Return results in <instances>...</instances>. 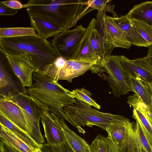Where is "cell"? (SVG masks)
I'll use <instances>...</instances> for the list:
<instances>
[{"mask_svg": "<svg viewBox=\"0 0 152 152\" xmlns=\"http://www.w3.org/2000/svg\"><path fill=\"white\" fill-rule=\"evenodd\" d=\"M68 95L70 97L81 101L91 107L100 110L101 106L91 97V94L84 88L76 89L72 91H69Z\"/></svg>", "mask_w": 152, "mask_h": 152, "instance_id": "28", "label": "cell"}, {"mask_svg": "<svg viewBox=\"0 0 152 152\" xmlns=\"http://www.w3.org/2000/svg\"><path fill=\"white\" fill-rule=\"evenodd\" d=\"M91 152H120L118 147L107 137L98 135L90 145Z\"/></svg>", "mask_w": 152, "mask_h": 152, "instance_id": "25", "label": "cell"}, {"mask_svg": "<svg viewBox=\"0 0 152 152\" xmlns=\"http://www.w3.org/2000/svg\"><path fill=\"white\" fill-rule=\"evenodd\" d=\"M50 114L59 124L64 132L66 140L74 152H91L90 145L68 127L64 118L58 117L52 113Z\"/></svg>", "mask_w": 152, "mask_h": 152, "instance_id": "15", "label": "cell"}, {"mask_svg": "<svg viewBox=\"0 0 152 152\" xmlns=\"http://www.w3.org/2000/svg\"><path fill=\"white\" fill-rule=\"evenodd\" d=\"M0 50L11 56L27 54L42 71L59 57L50 42L37 35L0 38Z\"/></svg>", "mask_w": 152, "mask_h": 152, "instance_id": "2", "label": "cell"}, {"mask_svg": "<svg viewBox=\"0 0 152 152\" xmlns=\"http://www.w3.org/2000/svg\"><path fill=\"white\" fill-rule=\"evenodd\" d=\"M3 3L7 6L15 9H20L24 8V5L19 0H11L4 1Z\"/></svg>", "mask_w": 152, "mask_h": 152, "instance_id": "36", "label": "cell"}, {"mask_svg": "<svg viewBox=\"0 0 152 152\" xmlns=\"http://www.w3.org/2000/svg\"><path fill=\"white\" fill-rule=\"evenodd\" d=\"M86 1L81 0H29L23 4L29 16L43 18L65 29L73 26Z\"/></svg>", "mask_w": 152, "mask_h": 152, "instance_id": "3", "label": "cell"}, {"mask_svg": "<svg viewBox=\"0 0 152 152\" xmlns=\"http://www.w3.org/2000/svg\"><path fill=\"white\" fill-rule=\"evenodd\" d=\"M91 43L94 51L100 60L103 58L99 33L95 28H94L91 34Z\"/></svg>", "mask_w": 152, "mask_h": 152, "instance_id": "32", "label": "cell"}, {"mask_svg": "<svg viewBox=\"0 0 152 152\" xmlns=\"http://www.w3.org/2000/svg\"><path fill=\"white\" fill-rule=\"evenodd\" d=\"M37 35L34 29L31 27L0 28V38Z\"/></svg>", "mask_w": 152, "mask_h": 152, "instance_id": "27", "label": "cell"}, {"mask_svg": "<svg viewBox=\"0 0 152 152\" xmlns=\"http://www.w3.org/2000/svg\"><path fill=\"white\" fill-rule=\"evenodd\" d=\"M18 11L16 9L11 8L0 2V15L13 16L16 14Z\"/></svg>", "mask_w": 152, "mask_h": 152, "instance_id": "34", "label": "cell"}, {"mask_svg": "<svg viewBox=\"0 0 152 152\" xmlns=\"http://www.w3.org/2000/svg\"><path fill=\"white\" fill-rule=\"evenodd\" d=\"M41 121L47 144H56L66 140L62 129L48 110H45L41 118Z\"/></svg>", "mask_w": 152, "mask_h": 152, "instance_id": "13", "label": "cell"}, {"mask_svg": "<svg viewBox=\"0 0 152 152\" xmlns=\"http://www.w3.org/2000/svg\"><path fill=\"white\" fill-rule=\"evenodd\" d=\"M129 85L132 92L137 94L144 104L149 107L151 102V93L148 83L128 75Z\"/></svg>", "mask_w": 152, "mask_h": 152, "instance_id": "22", "label": "cell"}, {"mask_svg": "<svg viewBox=\"0 0 152 152\" xmlns=\"http://www.w3.org/2000/svg\"><path fill=\"white\" fill-rule=\"evenodd\" d=\"M120 62L128 75L146 83H152V74L124 55L119 56Z\"/></svg>", "mask_w": 152, "mask_h": 152, "instance_id": "19", "label": "cell"}, {"mask_svg": "<svg viewBox=\"0 0 152 152\" xmlns=\"http://www.w3.org/2000/svg\"><path fill=\"white\" fill-rule=\"evenodd\" d=\"M86 30L82 24L73 29L68 28L54 36L51 44L59 57L70 60Z\"/></svg>", "mask_w": 152, "mask_h": 152, "instance_id": "8", "label": "cell"}, {"mask_svg": "<svg viewBox=\"0 0 152 152\" xmlns=\"http://www.w3.org/2000/svg\"><path fill=\"white\" fill-rule=\"evenodd\" d=\"M35 152H42V151L40 148H38L35 150Z\"/></svg>", "mask_w": 152, "mask_h": 152, "instance_id": "41", "label": "cell"}, {"mask_svg": "<svg viewBox=\"0 0 152 152\" xmlns=\"http://www.w3.org/2000/svg\"><path fill=\"white\" fill-rule=\"evenodd\" d=\"M140 152H147L144 149H143L141 147Z\"/></svg>", "mask_w": 152, "mask_h": 152, "instance_id": "42", "label": "cell"}, {"mask_svg": "<svg viewBox=\"0 0 152 152\" xmlns=\"http://www.w3.org/2000/svg\"><path fill=\"white\" fill-rule=\"evenodd\" d=\"M151 88V104L149 107V111L152 115V83H148Z\"/></svg>", "mask_w": 152, "mask_h": 152, "instance_id": "40", "label": "cell"}, {"mask_svg": "<svg viewBox=\"0 0 152 152\" xmlns=\"http://www.w3.org/2000/svg\"><path fill=\"white\" fill-rule=\"evenodd\" d=\"M5 54L11 69L20 80L22 87H30L33 82V75L37 69L28 54Z\"/></svg>", "mask_w": 152, "mask_h": 152, "instance_id": "9", "label": "cell"}, {"mask_svg": "<svg viewBox=\"0 0 152 152\" xmlns=\"http://www.w3.org/2000/svg\"><path fill=\"white\" fill-rule=\"evenodd\" d=\"M4 74V69L2 66L0 65V87L1 89L5 88L9 83L8 80Z\"/></svg>", "mask_w": 152, "mask_h": 152, "instance_id": "37", "label": "cell"}, {"mask_svg": "<svg viewBox=\"0 0 152 152\" xmlns=\"http://www.w3.org/2000/svg\"><path fill=\"white\" fill-rule=\"evenodd\" d=\"M149 47L148 54L145 58L148 62L152 66V45H151Z\"/></svg>", "mask_w": 152, "mask_h": 152, "instance_id": "39", "label": "cell"}, {"mask_svg": "<svg viewBox=\"0 0 152 152\" xmlns=\"http://www.w3.org/2000/svg\"><path fill=\"white\" fill-rule=\"evenodd\" d=\"M0 145L2 148L3 152H19L4 140L0 138Z\"/></svg>", "mask_w": 152, "mask_h": 152, "instance_id": "38", "label": "cell"}, {"mask_svg": "<svg viewBox=\"0 0 152 152\" xmlns=\"http://www.w3.org/2000/svg\"><path fill=\"white\" fill-rule=\"evenodd\" d=\"M64 118L83 134L85 132L81 126H97L105 130L111 124L126 119L121 115L101 112L77 100L62 109Z\"/></svg>", "mask_w": 152, "mask_h": 152, "instance_id": "4", "label": "cell"}, {"mask_svg": "<svg viewBox=\"0 0 152 152\" xmlns=\"http://www.w3.org/2000/svg\"><path fill=\"white\" fill-rule=\"evenodd\" d=\"M112 18L116 24L126 33L128 41L132 44L138 47L150 46L126 15Z\"/></svg>", "mask_w": 152, "mask_h": 152, "instance_id": "18", "label": "cell"}, {"mask_svg": "<svg viewBox=\"0 0 152 152\" xmlns=\"http://www.w3.org/2000/svg\"><path fill=\"white\" fill-rule=\"evenodd\" d=\"M91 71L107 80L114 95L119 97L132 91L128 83L127 75L120 60L119 56L106 55L93 65Z\"/></svg>", "mask_w": 152, "mask_h": 152, "instance_id": "5", "label": "cell"}, {"mask_svg": "<svg viewBox=\"0 0 152 152\" xmlns=\"http://www.w3.org/2000/svg\"><path fill=\"white\" fill-rule=\"evenodd\" d=\"M151 45H152V44H151Z\"/></svg>", "mask_w": 152, "mask_h": 152, "instance_id": "43", "label": "cell"}, {"mask_svg": "<svg viewBox=\"0 0 152 152\" xmlns=\"http://www.w3.org/2000/svg\"><path fill=\"white\" fill-rule=\"evenodd\" d=\"M133 62L139 65L152 74V66L146 59L145 57L132 60Z\"/></svg>", "mask_w": 152, "mask_h": 152, "instance_id": "35", "label": "cell"}, {"mask_svg": "<svg viewBox=\"0 0 152 152\" xmlns=\"http://www.w3.org/2000/svg\"><path fill=\"white\" fill-rule=\"evenodd\" d=\"M126 15L131 20H141L152 26V1H147L135 5Z\"/></svg>", "mask_w": 152, "mask_h": 152, "instance_id": "21", "label": "cell"}, {"mask_svg": "<svg viewBox=\"0 0 152 152\" xmlns=\"http://www.w3.org/2000/svg\"><path fill=\"white\" fill-rule=\"evenodd\" d=\"M109 1H110L106 0H91L87 1L86 4L89 7L93 9L111 12L113 14V18H118L117 14L113 10L114 5L107 4Z\"/></svg>", "mask_w": 152, "mask_h": 152, "instance_id": "30", "label": "cell"}, {"mask_svg": "<svg viewBox=\"0 0 152 152\" xmlns=\"http://www.w3.org/2000/svg\"><path fill=\"white\" fill-rule=\"evenodd\" d=\"M0 138L19 152H35V150L17 137L11 131L0 125Z\"/></svg>", "mask_w": 152, "mask_h": 152, "instance_id": "23", "label": "cell"}, {"mask_svg": "<svg viewBox=\"0 0 152 152\" xmlns=\"http://www.w3.org/2000/svg\"><path fill=\"white\" fill-rule=\"evenodd\" d=\"M130 20L142 37L150 46L152 43V26L141 20L133 19Z\"/></svg>", "mask_w": 152, "mask_h": 152, "instance_id": "29", "label": "cell"}, {"mask_svg": "<svg viewBox=\"0 0 152 152\" xmlns=\"http://www.w3.org/2000/svg\"><path fill=\"white\" fill-rule=\"evenodd\" d=\"M0 125L6 127L17 137L35 150L40 148L43 144H40L36 142L28 133L15 125L2 114L0 113Z\"/></svg>", "mask_w": 152, "mask_h": 152, "instance_id": "24", "label": "cell"}, {"mask_svg": "<svg viewBox=\"0 0 152 152\" xmlns=\"http://www.w3.org/2000/svg\"><path fill=\"white\" fill-rule=\"evenodd\" d=\"M31 27L36 31L37 35L47 40L49 37L55 36L65 29L61 26L45 18L29 16Z\"/></svg>", "mask_w": 152, "mask_h": 152, "instance_id": "14", "label": "cell"}, {"mask_svg": "<svg viewBox=\"0 0 152 152\" xmlns=\"http://www.w3.org/2000/svg\"><path fill=\"white\" fill-rule=\"evenodd\" d=\"M134 124L127 118L111 124L106 129L107 137L121 148L129 134Z\"/></svg>", "mask_w": 152, "mask_h": 152, "instance_id": "17", "label": "cell"}, {"mask_svg": "<svg viewBox=\"0 0 152 152\" xmlns=\"http://www.w3.org/2000/svg\"><path fill=\"white\" fill-rule=\"evenodd\" d=\"M31 86L24 92L29 96L42 109L64 118L62 109L77 100L68 94L69 90L37 70L33 75Z\"/></svg>", "mask_w": 152, "mask_h": 152, "instance_id": "1", "label": "cell"}, {"mask_svg": "<svg viewBox=\"0 0 152 152\" xmlns=\"http://www.w3.org/2000/svg\"><path fill=\"white\" fill-rule=\"evenodd\" d=\"M42 152H74L66 141L58 144H43L40 148Z\"/></svg>", "mask_w": 152, "mask_h": 152, "instance_id": "31", "label": "cell"}, {"mask_svg": "<svg viewBox=\"0 0 152 152\" xmlns=\"http://www.w3.org/2000/svg\"><path fill=\"white\" fill-rule=\"evenodd\" d=\"M104 11L103 10L98 11L96 19L95 26V28L99 34L103 57L106 55H111V53L115 48L104 26L103 19Z\"/></svg>", "mask_w": 152, "mask_h": 152, "instance_id": "20", "label": "cell"}, {"mask_svg": "<svg viewBox=\"0 0 152 152\" xmlns=\"http://www.w3.org/2000/svg\"><path fill=\"white\" fill-rule=\"evenodd\" d=\"M14 101L21 108L25 116L28 133L37 143L44 144L39 121L45 110L42 108L28 94L14 90L10 93Z\"/></svg>", "mask_w": 152, "mask_h": 152, "instance_id": "6", "label": "cell"}, {"mask_svg": "<svg viewBox=\"0 0 152 152\" xmlns=\"http://www.w3.org/2000/svg\"><path fill=\"white\" fill-rule=\"evenodd\" d=\"M96 19L93 18L86 28V31L74 53L70 60L95 64L100 60L95 54L91 43L92 30L96 26Z\"/></svg>", "mask_w": 152, "mask_h": 152, "instance_id": "12", "label": "cell"}, {"mask_svg": "<svg viewBox=\"0 0 152 152\" xmlns=\"http://www.w3.org/2000/svg\"><path fill=\"white\" fill-rule=\"evenodd\" d=\"M106 12L104 10V23L114 48H130L132 44L128 41L126 33L116 24L112 17L106 15Z\"/></svg>", "mask_w": 152, "mask_h": 152, "instance_id": "16", "label": "cell"}, {"mask_svg": "<svg viewBox=\"0 0 152 152\" xmlns=\"http://www.w3.org/2000/svg\"><path fill=\"white\" fill-rule=\"evenodd\" d=\"M94 64L74 60H66L65 63L60 58L47 65L42 72L56 81L66 80L71 83L72 79L90 70Z\"/></svg>", "mask_w": 152, "mask_h": 152, "instance_id": "7", "label": "cell"}, {"mask_svg": "<svg viewBox=\"0 0 152 152\" xmlns=\"http://www.w3.org/2000/svg\"></svg>", "mask_w": 152, "mask_h": 152, "instance_id": "44", "label": "cell"}, {"mask_svg": "<svg viewBox=\"0 0 152 152\" xmlns=\"http://www.w3.org/2000/svg\"><path fill=\"white\" fill-rule=\"evenodd\" d=\"M141 148L135 124L134 125L119 150L120 152H140Z\"/></svg>", "mask_w": 152, "mask_h": 152, "instance_id": "26", "label": "cell"}, {"mask_svg": "<svg viewBox=\"0 0 152 152\" xmlns=\"http://www.w3.org/2000/svg\"><path fill=\"white\" fill-rule=\"evenodd\" d=\"M127 104L134 108L132 117L137 121L152 147V115L149 107L135 93L127 97Z\"/></svg>", "mask_w": 152, "mask_h": 152, "instance_id": "10", "label": "cell"}, {"mask_svg": "<svg viewBox=\"0 0 152 152\" xmlns=\"http://www.w3.org/2000/svg\"><path fill=\"white\" fill-rule=\"evenodd\" d=\"M136 121V129L138 137L141 147L147 152H152V148L144 134L138 121Z\"/></svg>", "mask_w": 152, "mask_h": 152, "instance_id": "33", "label": "cell"}, {"mask_svg": "<svg viewBox=\"0 0 152 152\" xmlns=\"http://www.w3.org/2000/svg\"><path fill=\"white\" fill-rule=\"evenodd\" d=\"M0 95V113L28 133L26 118L21 108L14 101L10 94Z\"/></svg>", "mask_w": 152, "mask_h": 152, "instance_id": "11", "label": "cell"}]
</instances>
